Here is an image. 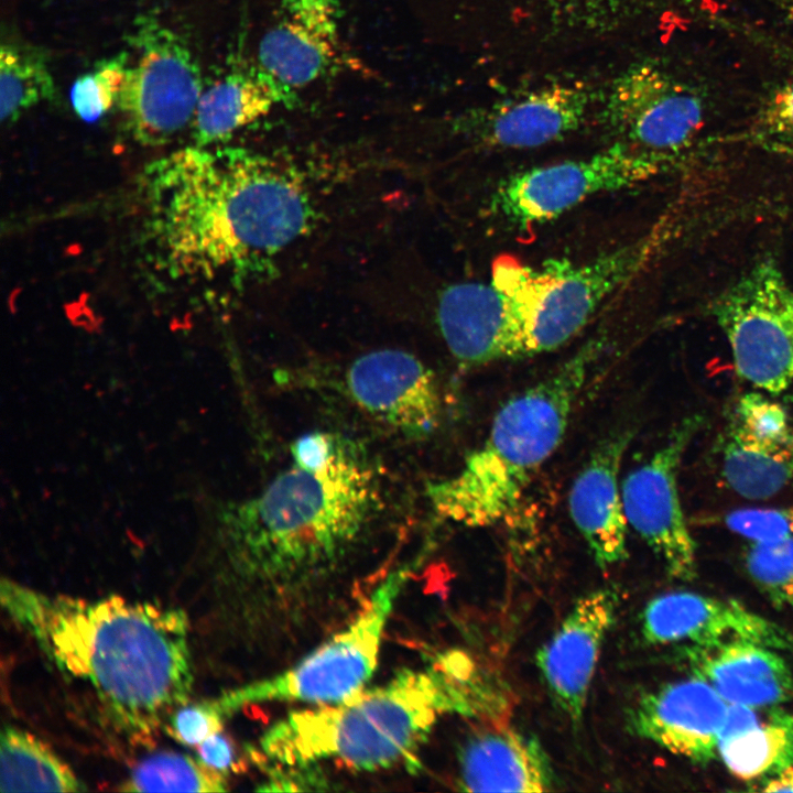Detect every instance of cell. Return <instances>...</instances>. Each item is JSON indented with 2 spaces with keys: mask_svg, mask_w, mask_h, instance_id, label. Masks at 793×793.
<instances>
[{
  "mask_svg": "<svg viewBox=\"0 0 793 793\" xmlns=\"http://www.w3.org/2000/svg\"><path fill=\"white\" fill-rule=\"evenodd\" d=\"M618 594L610 588L578 598L535 661L548 693L560 709L579 723L600 651L616 621Z\"/></svg>",
  "mask_w": 793,
  "mask_h": 793,
  "instance_id": "14",
  "label": "cell"
},
{
  "mask_svg": "<svg viewBox=\"0 0 793 793\" xmlns=\"http://www.w3.org/2000/svg\"><path fill=\"white\" fill-rule=\"evenodd\" d=\"M283 3L287 18L336 39L335 0H283Z\"/></svg>",
  "mask_w": 793,
  "mask_h": 793,
  "instance_id": "35",
  "label": "cell"
},
{
  "mask_svg": "<svg viewBox=\"0 0 793 793\" xmlns=\"http://www.w3.org/2000/svg\"><path fill=\"white\" fill-rule=\"evenodd\" d=\"M773 648L746 640L687 644L683 661L728 704L775 706L793 699V670Z\"/></svg>",
  "mask_w": 793,
  "mask_h": 793,
  "instance_id": "19",
  "label": "cell"
},
{
  "mask_svg": "<svg viewBox=\"0 0 793 793\" xmlns=\"http://www.w3.org/2000/svg\"><path fill=\"white\" fill-rule=\"evenodd\" d=\"M589 107L583 85L553 84L476 115L470 133L486 146L536 148L576 130Z\"/></svg>",
  "mask_w": 793,
  "mask_h": 793,
  "instance_id": "20",
  "label": "cell"
},
{
  "mask_svg": "<svg viewBox=\"0 0 793 793\" xmlns=\"http://www.w3.org/2000/svg\"><path fill=\"white\" fill-rule=\"evenodd\" d=\"M335 44L336 39L286 17L262 35L258 59L261 70L278 85L300 88L315 82L329 68Z\"/></svg>",
  "mask_w": 793,
  "mask_h": 793,
  "instance_id": "25",
  "label": "cell"
},
{
  "mask_svg": "<svg viewBox=\"0 0 793 793\" xmlns=\"http://www.w3.org/2000/svg\"><path fill=\"white\" fill-rule=\"evenodd\" d=\"M699 423L697 416L683 420L666 443L631 470L620 487L628 525L659 555L666 572L681 580L696 577L697 556L680 500L677 472Z\"/></svg>",
  "mask_w": 793,
  "mask_h": 793,
  "instance_id": "11",
  "label": "cell"
},
{
  "mask_svg": "<svg viewBox=\"0 0 793 793\" xmlns=\"http://www.w3.org/2000/svg\"><path fill=\"white\" fill-rule=\"evenodd\" d=\"M56 86L42 53L13 44L0 48V115L11 124L34 106L54 100Z\"/></svg>",
  "mask_w": 793,
  "mask_h": 793,
  "instance_id": "27",
  "label": "cell"
},
{
  "mask_svg": "<svg viewBox=\"0 0 793 793\" xmlns=\"http://www.w3.org/2000/svg\"><path fill=\"white\" fill-rule=\"evenodd\" d=\"M724 523L751 543L793 539V506L738 509L729 512Z\"/></svg>",
  "mask_w": 793,
  "mask_h": 793,
  "instance_id": "31",
  "label": "cell"
},
{
  "mask_svg": "<svg viewBox=\"0 0 793 793\" xmlns=\"http://www.w3.org/2000/svg\"><path fill=\"white\" fill-rule=\"evenodd\" d=\"M751 580L775 607H793V539L751 543L746 554Z\"/></svg>",
  "mask_w": 793,
  "mask_h": 793,
  "instance_id": "30",
  "label": "cell"
},
{
  "mask_svg": "<svg viewBox=\"0 0 793 793\" xmlns=\"http://www.w3.org/2000/svg\"><path fill=\"white\" fill-rule=\"evenodd\" d=\"M723 475L727 485L747 499L779 493L793 484V436L762 439L736 422L724 445Z\"/></svg>",
  "mask_w": 793,
  "mask_h": 793,
  "instance_id": "24",
  "label": "cell"
},
{
  "mask_svg": "<svg viewBox=\"0 0 793 793\" xmlns=\"http://www.w3.org/2000/svg\"><path fill=\"white\" fill-rule=\"evenodd\" d=\"M127 44L118 109L135 141L165 144L192 124L204 89L199 64L185 37L151 12L137 17Z\"/></svg>",
  "mask_w": 793,
  "mask_h": 793,
  "instance_id": "8",
  "label": "cell"
},
{
  "mask_svg": "<svg viewBox=\"0 0 793 793\" xmlns=\"http://www.w3.org/2000/svg\"><path fill=\"white\" fill-rule=\"evenodd\" d=\"M599 355L598 344L586 345L503 403L486 439L458 471L426 485L441 520L481 528L502 522L519 508L534 475L561 445Z\"/></svg>",
  "mask_w": 793,
  "mask_h": 793,
  "instance_id": "5",
  "label": "cell"
},
{
  "mask_svg": "<svg viewBox=\"0 0 793 793\" xmlns=\"http://www.w3.org/2000/svg\"><path fill=\"white\" fill-rule=\"evenodd\" d=\"M0 598L55 667L86 684L133 738L149 740L188 703L194 673L183 609L118 595H50L8 579Z\"/></svg>",
  "mask_w": 793,
  "mask_h": 793,
  "instance_id": "2",
  "label": "cell"
},
{
  "mask_svg": "<svg viewBox=\"0 0 793 793\" xmlns=\"http://www.w3.org/2000/svg\"><path fill=\"white\" fill-rule=\"evenodd\" d=\"M501 697L460 651L405 669L385 684L341 702L293 711L267 729L260 749L270 764L337 761L358 771L398 764L417 768L416 754L444 716L492 715Z\"/></svg>",
  "mask_w": 793,
  "mask_h": 793,
  "instance_id": "3",
  "label": "cell"
},
{
  "mask_svg": "<svg viewBox=\"0 0 793 793\" xmlns=\"http://www.w3.org/2000/svg\"><path fill=\"white\" fill-rule=\"evenodd\" d=\"M756 127L764 135L793 140V79L775 88L763 101Z\"/></svg>",
  "mask_w": 793,
  "mask_h": 793,
  "instance_id": "34",
  "label": "cell"
},
{
  "mask_svg": "<svg viewBox=\"0 0 793 793\" xmlns=\"http://www.w3.org/2000/svg\"><path fill=\"white\" fill-rule=\"evenodd\" d=\"M641 636L650 644L746 640L793 652L790 630L735 600L691 591L651 599L641 616Z\"/></svg>",
  "mask_w": 793,
  "mask_h": 793,
  "instance_id": "15",
  "label": "cell"
},
{
  "mask_svg": "<svg viewBox=\"0 0 793 793\" xmlns=\"http://www.w3.org/2000/svg\"><path fill=\"white\" fill-rule=\"evenodd\" d=\"M673 160L620 142L589 157L530 169L502 182L491 211L519 229L556 218L586 198L661 174Z\"/></svg>",
  "mask_w": 793,
  "mask_h": 793,
  "instance_id": "10",
  "label": "cell"
},
{
  "mask_svg": "<svg viewBox=\"0 0 793 793\" xmlns=\"http://www.w3.org/2000/svg\"><path fill=\"white\" fill-rule=\"evenodd\" d=\"M648 241L615 249L583 264L553 261L540 268L501 258L491 282L501 292L518 330L522 357L566 344L599 305L643 264Z\"/></svg>",
  "mask_w": 793,
  "mask_h": 793,
  "instance_id": "6",
  "label": "cell"
},
{
  "mask_svg": "<svg viewBox=\"0 0 793 793\" xmlns=\"http://www.w3.org/2000/svg\"><path fill=\"white\" fill-rule=\"evenodd\" d=\"M711 311L742 379L771 394L793 387V289L773 261L752 267Z\"/></svg>",
  "mask_w": 793,
  "mask_h": 793,
  "instance_id": "9",
  "label": "cell"
},
{
  "mask_svg": "<svg viewBox=\"0 0 793 793\" xmlns=\"http://www.w3.org/2000/svg\"><path fill=\"white\" fill-rule=\"evenodd\" d=\"M130 59L128 50L98 61L72 84L69 99L75 113L85 122L106 115L120 96Z\"/></svg>",
  "mask_w": 793,
  "mask_h": 793,
  "instance_id": "29",
  "label": "cell"
},
{
  "mask_svg": "<svg viewBox=\"0 0 793 793\" xmlns=\"http://www.w3.org/2000/svg\"><path fill=\"white\" fill-rule=\"evenodd\" d=\"M718 757L739 779H769L793 767V714L729 704Z\"/></svg>",
  "mask_w": 793,
  "mask_h": 793,
  "instance_id": "22",
  "label": "cell"
},
{
  "mask_svg": "<svg viewBox=\"0 0 793 793\" xmlns=\"http://www.w3.org/2000/svg\"><path fill=\"white\" fill-rule=\"evenodd\" d=\"M605 115L626 143L673 160L703 126L705 102L691 84L640 64L615 82Z\"/></svg>",
  "mask_w": 793,
  "mask_h": 793,
  "instance_id": "12",
  "label": "cell"
},
{
  "mask_svg": "<svg viewBox=\"0 0 793 793\" xmlns=\"http://www.w3.org/2000/svg\"><path fill=\"white\" fill-rule=\"evenodd\" d=\"M280 87L263 72H231L204 86L191 124L194 145L208 148L269 113Z\"/></svg>",
  "mask_w": 793,
  "mask_h": 793,
  "instance_id": "23",
  "label": "cell"
},
{
  "mask_svg": "<svg viewBox=\"0 0 793 793\" xmlns=\"http://www.w3.org/2000/svg\"><path fill=\"white\" fill-rule=\"evenodd\" d=\"M633 432H612L594 449L573 481L568 510L600 568L626 560L627 526L618 477Z\"/></svg>",
  "mask_w": 793,
  "mask_h": 793,
  "instance_id": "17",
  "label": "cell"
},
{
  "mask_svg": "<svg viewBox=\"0 0 793 793\" xmlns=\"http://www.w3.org/2000/svg\"><path fill=\"white\" fill-rule=\"evenodd\" d=\"M1 792H82L84 783L43 740L12 725L0 736Z\"/></svg>",
  "mask_w": 793,
  "mask_h": 793,
  "instance_id": "26",
  "label": "cell"
},
{
  "mask_svg": "<svg viewBox=\"0 0 793 793\" xmlns=\"http://www.w3.org/2000/svg\"><path fill=\"white\" fill-rule=\"evenodd\" d=\"M381 478L369 454L339 435L319 466H291L227 517L238 567L285 586L327 573L366 535L381 507Z\"/></svg>",
  "mask_w": 793,
  "mask_h": 793,
  "instance_id": "4",
  "label": "cell"
},
{
  "mask_svg": "<svg viewBox=\"0 0 793 793\" xmlns=\"http://www.w3.org/2000/svg\"><path fill=\"white\" fill-rule=\"evenodd\" d=\"M227 774L199 758L173 751L152 753L132 768L120 784L123 792H224Z\"/></svg>",
  "mask_w": 793,
  "mask_h": 793,
  "instance_id": "28",
  "label": "cell"
},
{
  "mask_svg": "<svg viewBox=\"0 0 793 793\" xmlns=\"http://www.w3.org/2000/svg\"><path fill=\"white\" fill-rule=\"evenodd\" d=\"M420 563V558H412L390 572L357 618L296 665L213 698L216 709L227 719L247 705L268 702L327 705L363 689L376 671L394 604Z\"/></svg>",
  "mask_w": 793,
  "mask_h": 793,
  "instance_id": "7",
  "label": "cell"
},
{
  "mask_svg": "<svg viewBox=\"0 0 793 793\" xmlns=\"http://www.w3.org/2000/svg\"><path fill=\"white\" fill-rule=\"evenodd\" d=\"M458 764L464 791L544 792L554 785V772L540 742L504 725L471 735L459 751Z\"/></svg>",
  "mask_w": 793,
  "mask_h": 793,
  "instance_id": "21",
  "label": "cell"
},
{
  "mask_svg": "<svg viewBox=\"0 0 793 793\" xmlns=\"http://www.w3.org/2000/svg\"><path fill=\"white\" fill-rule=\"evenodd\" d=\"M728 706L707 682L692 675L642 695L628 719L639 737L706 764L718 757Z\"/></svg>",
  "mask_w": 793,
  "mask_h": 793,
  "instance_id": "16",
  "label": "cell"
},
{
  "mask_svg": "<svg viewBox=\"0 0 793 793\" xmlns=\"http://www.w3.org/2000/svg\"><path fill=\"white\" fill-rule=\"evenodd\" d=\"M764 792H793V767L762 781Z\"/></svg>",
  "mask_w": 793,
  "mask_h": 793,
  "instance_id": "37",
  "label": "cell"
},
{
  "mask_svg": "<svg viewBox=\"0 0 793 793\" xmlns=\"http://www.w3.org/2000/svg\"><path fill=\"white\" fill-rule=\"evenodd\" d=\"M340 385L361 412L403 437L427 438L441 423L437 379L408 351L384 348L359 356L347 366Z\"/></svg>",
  "mask_w": 793,
  "mask_h": 793,
  "instance_id": "13",
  "label": "cell"
},
{
  "mask_svg": "<svg viewBox=\"0 0 793 793\" xmlns=\"http://www.w3.org/2000/svg\"><path fill=\"white\" fill-rule=\"evenodd\" d=\"M436 321L449 352L464 367L521 358L518 330L491 281L448 285L438 297Z\"/></svg>",
  "mask_w": 793,
  "mask_h": 793,
  "instance_id": "18",
  "label": "cell"
},
{
  "mask_svg": "<svg viewBox=\"0 0 793 793\" xmlns=\"http://www.w3.org/2000/svg\"><path fill=\"white\" fill-rule=\"evenodd\" d=\"M146 229L174 278L211 279L261 268L313 219L298 174L238 149H180L144 173Z\"/></svg>",
  "mask_w": 793,
  "mask_h": 793,
  "instance_id": "1",
  "label": "cell"
},
{
  "mask_svg": "<svg viewBox=\"0 0 793 793\" xmlns=\"http://www.w3.org/2000/svg\"><path fill=\"white\" fill-rule=\"evenodd\" d=\"M225 720L208 699L184 704L169 718L166 730L184 746L196 747L209 736L222 730Z\"/></svg>",
  "mask_w": 793,
  "mask_h": 793,
  "instance_id": "33",
  "label": "cell"
},
{
  "mask_svg": "<svg viewBox=\"0 0 793 793\" xmlns=\"http://www.w3.org/2000/svg\"><path fill=\"white\" fill-rule=\"evenodd\" d=\"M737 423L762 439L784 441L793 436L784 409L759 392H749L740 398Z\"/></svg>",
  "mask_w": 793,
  "mask_h": 793,
  "instance_id": "32",
  "label": "cell"
},
{
  "mask_svg": "<svg viewBox=\"0 0 793 793\" xmlns=\"http://www.w3.org/2000/svg\"><path fill=\"white\" fill-rule=\"evenodd\" d=\"M221 731L202 741L196 746V750L205 764L228 775L236 767V754L230 740Z\"/></svg>",
  "mask_w": 793,
  "mask_h": 793,
  "instance_id": "36",
  "label": "cell"
}]
</instances>
